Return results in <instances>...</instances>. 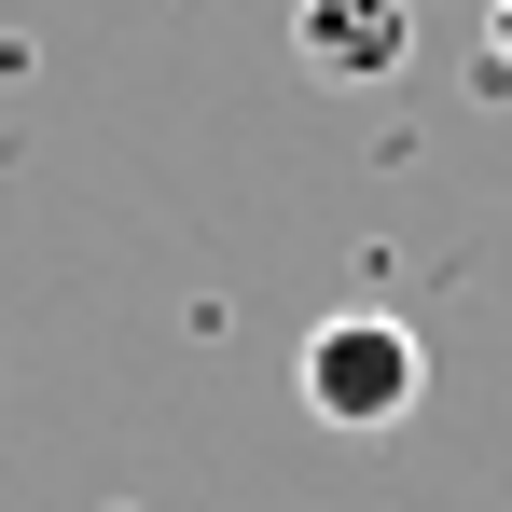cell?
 I'll list each match as a JSON object with an SVG mask.
<instances>
[{
	"label": "cell",
	"mask_w": 512,
	"mask_h": 512,
	"mask_svg": "<svg viewBox=\"0 0 512 512\" xmlns=\"http://www.w3.org/2000/svg\"><path fill=\"white\" fill-rule=\"evenodd\" d=\"M291 402L319 429H402L429 402V346L388 319V305H333L319 333L291 346Z\"/></svg>",
	"instance_id": "cell-1"
},
{
	"label": "cell",
	"mask_w": 512,
	"mask_h": 512,
	"mask_svg": "<svg viewBox=\"0 0 512 512\" xmlns=\"http://www.w3.org/2000/svg\"><path fill=\"white\" fill-rule=\"evenodd\" d=\"M402 42H416V0H305V14H291V56H305L319 84H388Z\"/></svg>",
	"instance_id": "cell-2"
},
{
	"label": "cell",
	"mask_w": 512,
	"mask_h": 512,
	"mask_svg": "<svg viewBox=\"0 0 512 512\" xmlns=\"http://www.w3.org/2000/svg\"><path fill=\"white\" fill-rule=\"evenodd\" d=\"M485 84L512 97V0H485Z\"/></svg>",
	"instance_id": "cell-3"
}]
</instances>
